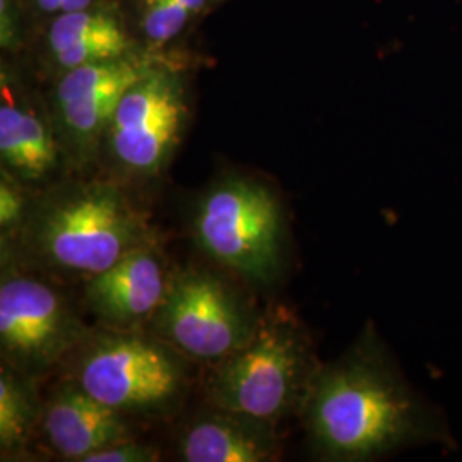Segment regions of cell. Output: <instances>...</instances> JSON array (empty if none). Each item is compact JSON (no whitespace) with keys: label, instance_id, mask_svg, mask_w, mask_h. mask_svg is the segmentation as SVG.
I'll use <instances>...</instances> for the list:
<instances>
[{"label":"cell","instance_id":"4","mask_svg":"<svg viewBox=\"0 0 462 462\" xmlns=\"http://www.w3.org/2000/svg\"><path fill=\"white\" fill-rule=\"evenodd\" d=\"M200 250L242 278L267 284L280 276L284 252V217L280 200L245 177L211 185L192 217Z\"/></svg>","mask_w":462,"mask_h":462},{"label":"cell","instance_id":"20","mask_svg":"<svg viewBox=\"0 0 462 462\" xmlns=\"http://www.w3.org/2000/svg\"><path fill=\"white\" fill-rule=\"evenodd\" d=\"M32 4L40 13L55 17L67 14V13L84 11L89 7H97L98 0H32Z\"/></svg>","mask_w":462,"mask_h":462},{"label":"cell","instance_id":"5","mask_svg":"<svg viewBox=\"0 0 462 462\" xmlns=\"http://www.w3.org/2000/svg\"><path fill=\"white\" fill-rule=\"evenodd\" d=\"M182 360L162 337L108 330L84 339L70 380L118 413H163L185 391Z\"/></svg>","mask_w":462,"mask_h":462},{"label":"cell","instance_id":"7","mask_svg":"<svg viewBox=\"0 0 462 462\" xmlns=\"http://www.w3.org/2000/svg\"><path fill=\"white\" fill-rule=\"evenodd\" d=\"M152 322L158 337L183 356L209 364L244 346L259 326L235 290L206 271L171 278Z\"/></svg>","mask_w":462,"mask_h":462},{"label":"cell","instance_id":"6","mask_svg":"<svg viewBox=\"0 0 462 462\" xmlns=\"http://www.w3.org/2000/svg\"><path fill=\"white\" fill-rule=\"evenodd\" d=\"M187 114L182 74L152 62L122 95L105 134L116 170L134 179L158 177L180 143Z\"/></svg>","mask_w":462,"mask_h":462},{"label":"cell","instance_id":"21","mask_svg":"<svg viewBox=\"0 0 462 462\" xmlns=\"http://www.w3.org/2000/svg\"><path fill=\"white\" fill-rule=\"evenodd\" d=\"M215 2H223V0H215Z\"/></svg>","mask_w":462,"mask_h":462},{"label":"cell","instance_id":"13","mask_svg":"<svg viewBox=\"0 0 462 462\" xmlns=\"http://www.w3.org/2000/svg\"><path fill=\"white\" fill-rule=\"evenodd\" d=\"M274 423L225 408L199 413L179 439L187 462H265L276 459Z\"/></svg>","mask_w":462,"mask_h":462},{"label":"cell","instance_id":"9","mask_svg":"<svg viewBox=\"0 0 462 462\" xmlns=\"http://www.w3.org/2000/svg\"><path fill=\"white\" fill-rule=\"evenodd\" d=\"M152 60L125 55L60 72L51 97V116L66 162L91 163L103 146L116 105Z\"/></svg>","mask_w":462,"mask_h":462},{"label":"cell","instance_id":"3","mask_svg":"<svg viewBox=\"0 0 462 462\" xmlns=\"http://www.w3.org/2000/svg\"><path fill=\"white\" fill-rule=\"evenodd\" d=\"M317 370L305 330L280 317L259 322L244 346L217 362L206 391L213 406L276 423L301 413Z\"/></svg>","mask_w":462,"mask_h":462},{"label":"cell","instance_id":"19","mask_svg":"<svg viewBox=\"0 0 462 462\" xmlns=\"http://www.w3.org/2000/svg\"><path fill=\"white\" fill-rule=\"evenodd\" d=\"M0 43L7 51H14L23 43L21 7L17 0H0Z\"/></svg>","mask_w":462,"mask_h":462},{"label":"cell","instance_id":"16","mask_svg":"<svg viewBox=\"0 0 462 462\" xmlns=\"http://www.w3.org/2000/svg\"><path fill=\"white\" fill-rule=\"evenodd\" d=\"M196 19L183 0H141L139 26L152 47L175 40Z\"/></svg>","mask_w":462,"mask_h":462},{"label":"cell","instance_id":"15","mask_svg":"<svg viewBox=\"0 0 462 462\" xmlns=\"http://www.w3.org/2000/svg\"><path fill=\"white\" fill-rule=\"evenodd\" d=\"M43 408L38 402L34 377L21 374L2 362L0 368V448L2 456L23 452L34 425L42 421Z\"/></svg>","mask_w":462,"mask_h":462},{"label":"cell","instance_id":"18","mask_svg":"<svg viewBox=\"0 0 462 462\" xmlns=\"http://www.w3.org/2000/svg\"><path fill=\"white\" fill-rule=\"evenodd\" d=\"M160 459L158 450L152 447L141 446L131 439L101 447L98 450L88 454L83 462H154Z\"/></svg>","mask_w":462,"mask_h":462},{"label":"cell","instance_id":"2","mask_svg":"<svg viewBox=\"0 0 462 462\" xmlns=\"http://www.w3.org/2000/svg\"><path fill=\"white\" fill-rule=\"evenodd\" d=\"M26 254L38 264L88 278L148 244V223L116 183L57 185L30 202L19 226Z\"/></svg>","mask_w":462,"mask_h":462},{"label":"cell","instance_id":"10","mask_svg":"<svg viewBox=\"0 0 462 462\" xmlns=\"http://www.w3.org/2000/svg\"><path fill=\"white\" fill-rule=\"evenodd\" d=\"M0 95V162L2 170L21 185H42L66 162L51 112L42 110L2 69Z\"/></svg>","mask_w":462,"mask_h":462},{"label":"cell","instance_id":"17","mask_svg":"<svg viewBox=\"0 0 462 462\" xmlns=\"http://www.w3.org/2000/svg\"><path fill=\"white\" fill-rule=\"evenodd\" d=\"M23 187L7 171H0V228L4 233L19 230L26 217L30 202L23 194Z\"/></svg>","mask_w":462,"mask_h":462},{"label":"cell","instance_id":"8","mask_svg":"<svg viewBox=\"0 0 462 462\" xmlns=\"http://www.w3.org/2000/svg\"><path fill=\"white\" fill-rule=\"evenodd\" d=\"M88 337L86 329L49 282L4 265L0 281L2 362L38 377Z\"/></svg>","mask_w":462,"mask_h":462},{"label":"cell","instance_id":"12","mask_svg":"<svg viewBox=\"0 0 462 462\" xmlns=\"http://www.w3.org/2000/svg\"><path fill=\"white\" fill-rule=\"evenodd\" d=\"M42 429L50 447L67 461L83 462L101 447L129 439L125 414L88 394L74 380L62 383L50 397Z\"/></svg>","mask_w":462,"mask_h":462},{"label":"cell","instance_id":"1","mask_svg":"<svg viewBox=\"0 0 462 462\" xmlns=\"http://www.w3.org/2000/svg\"><path fill=\"white\" fill-rule=\"evenodd\" d=\"M300 414L324 461H368L402 447L452 442L442 416L406 383L374 332L319 366Z\"/></svg>","mask_w":462,"mask_h":462},{"label":"cell","instance_id":"14","mask_svg":"<svg viewBox=\"0 0 462 462\" xmlns=\"http://www.w3.org/2000/svg\"><path fill=\"white\" fill-rule=\"evenodd\" d=\"M131 36L120 17L103 5L53 17L47 51L59 72L131 55Z\"/></svg>","mask_w":462,"mask_h":462},{"label":"cell","instance_id":"11","mask_svg":"<svg viewBox=\"0 0 462 462\" xmlns=\"http://www.w3.org/2000/svg\"><path fill=\"white\" fill-rule=\"evenodd\" d=\"M170 280L160 254L144 244L118 263L88 278V309L112 329H135L152 319Z\"/></svg>","mask_w":462,"mask_h":462}]
</instances>
